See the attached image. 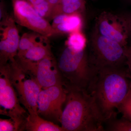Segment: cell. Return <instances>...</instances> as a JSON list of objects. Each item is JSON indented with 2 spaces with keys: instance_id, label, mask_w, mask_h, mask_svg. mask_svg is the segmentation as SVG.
I'll use <instances>...</instances> for the list:
<instances>
[{
  "instance_id": "21",
  "label": "cell",
  "mask_w": 131,
  "mask_h": 131,
  "mask_svg": "<svg viewBox=\"0 0 131 131\" xmlns=\"http://www.w3.org/2000/svg\"><path fill=\"white\" fill-rule=\"evenodd\" d=\"M122 117L131 121V88L129 93L117 109Z\"/></svg>"
},
{
  "instance_id": "24",
  "label": "cell",
  "mask_w": 131,
  "mask_h": 131,
  "mask_svg": "<svg viewBox=\"0 0 131 131\" xmlns=\"http://www.w3.org/2000/svg\"><path fill=\"white\" fill-rule=\"evenodd\" d=\"M126 65L131 74V56L126 55Z\"/></svg>"
},
{
  "instance_id": "8",
  "label": "cell",
  "mask_w": 131,
  "mask_h": 131,
  "mask_svg": "<svg viewBox=\"0 0 131 131\" xmlns=\"http://www.w3.org/2000/svg\"><path fill=\"white\" fill-rule=\"evenodd\" d=\"M63 84L42 89L38 98V113L40 117L55 124L61 123L62 106L67 97Z\"/></svg>"
},
{
  "instance_id": "14",
  "label": "cell",
  "mask_w": 131,
  "mask_h": 131,
  "mask_svg": "<svg viewBox=\"0 0 131 131\" xmlns=\"http://www.w3.org/2000/svg\"><path fill=\"white\" fill-rule=\"evenodd\" d=\"M24 130L28 131H64L61 126L45 119L38 114H28L24 125Z\"/></svg>"
},
{
  "instance_id": "2",
  "label": "cell",
  "mask_w": 131,
  "mask_h": 131,
  "mask_svg": "<svg viewBox=\"0 0 131 131\" xmlns=\"http://www.w3.org/2000/svg\"><path fill=\"white\" fill-rule=\"evenodd\" d=\"M64 87L67 97L60 123L64 131H105L102 116L86 90Z\"/></svg>"
},
{
  "instance_id": "17",
  "label": "cell",
  "mask_w": 131,
  "mask_h": 131,
  "mask_svg": "<svg viewBox=\"0 0 131 131\" xmlns=\"http://www.w3.org/2000/svg\"><path fill=\"white\" fill-rule=\"evenodd\" d=\"M87 39L81 30L75 31L69 34L66 42V45L76 51L85 50L86 46Z\"/></svg>"
},
{
  "instance_id": "18",
  "label": "cell",
  "mask_w": 131,
  "mask_h": 131,
  "mask_svg": "<svg viewBox=\"0 0 131 131\" xmlns=\"http://www.w3.org/2000/svg\"><path fill=\"white\" fill-rule=\"evenodd\" d=\"M38 14L49 21L53 5L46 0H26Z\"/></svg>"
},
{
  "instance_id": "20",
  "label": "cell",
  "mask_w": 131,
  "mask_h": 131,
  "mask_svg": "<svg viewBox=\"0 0 131 131\" xmlns=\"http://www.w3.org/2000/svg\"><path fill=\"white\" fill-rule=\"evenodd\" d=\"M24 124L10 118L8 119H0V131L24 130Z\"/></svg>"
},
{
  "instance_id": "1",
  "label": "cell",
  "mask_w": 131,
  "mask_h": 131,
  "mask_svg": "<svg viewBox=\"0 0 131 131\" xmlns=\"http://www.w3.org/2000/svg\"><path fill=\"white\" fill-rule=\"evenodd\" d=\"M131 88V74L124 66L102 68L94 74L87 91L90 95L104 123L117 117L115 110Z\"/></svg>"
},
{
  "instance_id": "4",
  "label": "cell",
  "mask_w": 131,
  "mask_h": 131,
  "mask_svg": "<svg viewBox=\"0 0 131 131\" xmlns=\"http://www.w3.org/2000/svg\"><path fill=\"white\" fill-rule=\"evenodd\" d=\"M127 47L95 31L88 54L90 64L94 70L124 66L126 65Z\"/></svg>"
},
{
  "instance_id": "16",
  "label": "cell",
  "mask_w": 131,
  "mask_h": 131,
  "mask_svg": "<svg viewBox=\"0 0 131 131\" xmlns=\"http://www.w3.org/2000/svg\"><path fill=\"white\" fill-rule=\"evenodd\" d=\"M47 37L33 31L24 33L20 38L17 57L23 55L31 47L45 40Z\"/></svg>"
},
{
  "instance_id": "22",
  "label": "cell",
  "mask_w": 131,
  "mask_h": 131,
  "mask_svg": "<svg viewBox=\"0 0 131 131\" xmlns=\"http://www.w3.org/2000/svg\"><path fill=\"white\" fill-rule=\"evenodd\" d=\"M4 0H1L0 2V21L6 18L8 15L6 13Z\"/></svg>"
},
{
  "instance_id": "7",
  "label": "cell",
  "mask_w": 131,
  "mask_h": 131,
  "mask_svg": "<svg viewBox=\"0 0 131 131\" xmlns=\"http://www.w3.org/2000/svg\"><path fill=\"white\" fill-rule=\"evenodd\" d=\"M16 60L22 69L35 78L42 89L58 84H63L57 62L53 55L38 62H32L17 57Z\"/></svg>"
},
{
  "instance_id": "9",
  "label": "cell",
  "mask_w": 131,
  "mask_h": 131,
  "mask_svg": "<svg viewBox=\"0 0 131 131\" xmlns=\"http://www.w3.org/2000/svg\"><path fill=\"white\" fill-rule=\"evenodd\" d=\"M16 23L49 38L58 35L51 24L39 15L26 0H12Z\"/></svg>"
},
{
  "instance_id": "12",
  "label": "cell",
  "mask_w": 131,
  "mask_h": 131,
  "mask_svg": "<svg viewBox=\"0 0 131 131\" xmlns=\"http://www.w3.org/2000/svg\"><path fill=\"white\" fill-rule=\"evenodd\" d=\"M52 20V26L58 35L69 34L75 31L80 30L83 25L82 14L61 15Z\"/></svg>"
},
{
  "instance_id": "6",
  "label": "cell",
  "mask_w": 131,
  "mask_h": 131,
  "mask_svg": "<svg viewBox=\"0 0 131 131\" xmlns=\"http://www.w3.org/2000/svg\"><path fill=\"white\" fill-rule=\"evenodd\" d=\"M17 92L12 84L8 63L0 66L1 114L25 124L28 113L21 106Z\"/></svg>"
},
{
  "instance_id": "23",
  "label": "cell",
  "mask_w": 131,
  "mask_h": 131,
  "mask_svg": "<svg viewBox=\"0 0 131 131\" xmlns=\"http://www.w3.org/2000/svg\"><path fill=\"white\" fill-rule=\"evenodd\" d=\"M126 20L129 33V39L131 40V14L124 15Z\"/></svg>"
},
{
  "instance_id": "3",
  "label": "cell",
  "mask_w": 131,
  "mask_h": 131,
  "mask_svg": "<svg viewBox=\"0 0 131 131\" xmlns=\"http://www.w3.org/2000/svg\"><path fill=\"white\" fill-rule=\"evenodd\" d=\"M64 86L86 90L94 71L90 64L86 50L76 51L66 46L57 62Z\"/></svg>"
},
{
  "instance_id": "10",
  "label": "cell",
  "mask_w": 131,
  "mask_h": 131,
  "mask_svg": "<svg viewBox=\"0 0 131 131\" xmlns=\"http://www.w3.org/2000/svg\"><path fill=\"white\" fill-rule=\"evenodd\" d=\"M95 31L102 36L127 47L129 33L124 15L104 12L96 19Z\"/></svg>"
},
{
  "instance_id": "5",
  "label": "cell",
  "mask_w": 131,
  "mask_h": 131,
  "mask_svg": "<svg viewBox=\"0 0 131 131\" xmlns=\"http://www.w3.org/2000/svg\"><path fill=\"white\" fill-rule=\"evenodd\" d=\"M10 79L19 101L28 114L38 113V98L42 88L31 75L19 66L16 60L8 63Z\"/></svg>"
},
{
  "instance_id": "13",
  "label": "cell",
  "mask_w": 131,
  "mask_h": 131,
  "mask_svg": "<svg viewBox=\"0 0 131 131\" xmlns=\"http://www.w3.org/2000/svg\"><path fill=\"white\" fill-rule=\"evenodd\" d=\"M85 0H59L53 5L49 21L58 15L82 14L86 8Z\"/></svg>"
},
{
  "instance_id": "26",
  "label": "cell",
  "mask_w": 131,
  "mask_h": 131,
  "mask_svg": "<svg viewBox=\"0 0 131 131\" xmlns=\"http://www.w3.org/2000/svg\"><path fill=\"white\" fill-rule=\"evenodd\" d=\"M46 1H47V2L49 3L50 4L54 5L57 2H58L59 0H46Z\"/></svg>"
},
{
  "instance_id": "25",
  "label": "cell",
  "mask_w": 131,
  "mask_h": 131,
  "mask_svg": "<svg viewBox=\"0 0 131 131\" xmlns=\"http://www.w3.org/2000/svg\"><path fill=\"white\" fill-rule=\"evenodd\" d=\"M126 55L131 56V45L129 46H127L126 50Z\"/></svg>"
},
{
  "instance_id": "11",
  "label": "cell",
  "mask_w": 131,
  "mask_h": 131,
  "mask_svg": "<svg viewBox=\"0 0 131 131\" xmlns=\"http://www.w3.org/2000/svg\"><path fill=\"white\" fill-rule=\"evenodd\" d=\"M13 16L0 21V66L16 60L20 38Z\"/></svg>"
},
{
  "instance_id": "15",
  "label": "cell",
  "mask_w": 131,
  "mask_h": 131,
  "mask_svg": "<svg viewBox=\"0 0 131 131\" xmlns=\"http://www.w3.org/2000/svg\"><path fill=\"white\" fill-rule=\"evenodd\" d=\"M49 38L31 47L18 58L32 62H38L48 57L53 56Z\"/></svg>"
},
{
  "instance_id": "19",
  "label": "cell",
  "mask_w": 131,
  "mask_h": 131,
  "mask_svg": "<svg viewBox=\"0 0 131 131\" xmlns=\"http://www.w3.org/2000/svg\"><path fill=\"white\" fill-rule=\"evenodd\" d=\"M105 124V131H131V121L123 117L120 119L115 117Z\"/></svg>"
}]
</instances>
